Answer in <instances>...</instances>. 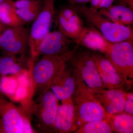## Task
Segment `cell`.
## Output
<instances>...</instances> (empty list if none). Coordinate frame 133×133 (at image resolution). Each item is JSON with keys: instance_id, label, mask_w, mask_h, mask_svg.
Returning <instances> with one entry per match:
<instances>
[{"instance_id": "9", "label": "cell", "mask_w": 133, "mask_h": 133, "mask_svg": "<svg viewBox=\"0 0 133 133\" xmlns=\"http://www.w3.org/2000/svg\"><path fill=\"white\" fill-rule=\"evenodd\" d=\"M77 83V72L68 60L55 76L49 89L58 100L63 101L72 97L76 91Z\"/></svg>"}, {"instance_id": "16", "label": "cell", "mask_w": 133, "mask_h": 133, "mask_svg": "<svg viewBox=\"0 0 133 133\" xmlns=\"http://www.w3.org/2000/svg\"><path fill=\"white\" fill-rule=\"evenodd\" d=\"M98 11L113 22L129 26L133 24V10L128 7L118 3L107 9H100Z\"/></svg>"}, {"instance_id": "19", "label": "cell", "mask_w": 133, "mask_h": 133, "mask_svg": "<svg viewBox=\"0 0 133 133\" xmlns=\"http://www.w3.org/2000/svg\"><path fill=\"white\" fill-rule=\"evenodd\" d=\"M53 23L66 37L74 41L79 38L83 34L84 27H81L72 23L56 12Z\"/></svg>"}, {"instance_id": "17", "label": "cell", "mask_w": 133, "mask_h": 133, "mask_svg": "<svg viewBox=\"0 0 133 133\" xmlns=\"http://www.w3.org/2000/svg\"><path fill=\"white\" fill-rule=\"evenodd\" d=\"M25 60L26 57L2 54L0 56V77L21 74L25 70L23 64Z\"/></svg>"}, {"instance_id": "3", "label": "cell", "mask_w": 133, "mask_h": 133, "mask_svg": "<svg viewBox=\"0 0 133 133\" xmlns=\"http://www.w3.org/2000/svg\"><path fill=\"white\" fill-rule=\"evenodd\" d=\"M76 72L77 83L72 99L77 109L78 128L88 122L105 120L108 114Z\"/></svg>"}, {"instance_id": "11", "label": "cell", "mask_w": 133, "mask_h": 133, "mask_svg": "<svg viewBox=\"0 0 133 133\" xmlns=\"http://www.w3.org/2000/svg\"><path fill=\"white\" fill-rule=\"evenodd\" d=\"M91 52L104 88L125 90L127 87L124 80L107 58L101 52Z\"/></svg>"}, {"instance_id": "14", "label": "cell", "mask_w": 133, "mask_h": 133, "mask_svg": "<svg viewBox=\"0 0 133 133\" xmlns=\"http://www.w3.org/2000/svg\"><path fill=\"white\" fill-rule=\"evenodd\" d=\"M125 91L122 89H104L91 92L107 113L116 114L124 112Z\"/></svg>"}, {"instance_id": "27", "label": "cell", "mask_w": 133, "mask_h": 133, "mask_svg": "<svg viewBox=\"0 0 133 133\" xmlns=\"http://www.w3.org/2000/svg\"><path fill=\"white\" fill-rule=\"evenodd\" d=\"M91 0H67L69 4L72 5H85Z\"/></svg>"}, {"instance_id": "2", "label": "cell", "mask_w": 133, "mask_h": 133, "mask_svg": "<svg viewBox=\"0 0 133 133\" xmlns=\"http://www.w3.org/2000/svg\"><path fill=\"white\" fill-rule=\"evenodd\" d=\"M79 15L89 24L98 30L104 37L111 43L128 42L133 43L132 29L113 22L98 11H91L86 5H74Z\"/></svg>"}, {"instance_id": "10", "label": "cell", "mask_w": 133, "mask_h": 133, "mask_svg": "<svg viewBox=\"0 0 133 133\" xmlns=\"http://www.w3.org/2000/svg\"><path fill=\"white\" fill-rule=\"evenodd\" d=\"M74 43L73 40L66 37L59 30L50 32L39 44L33 57L49 55H61L70 50V47Z\"/></svg>"}, {"instance_id": "15", "label": "cell", "mask_w": 133, "mask_h": 133, "mask_svg": "<svg viewBox=\"0 0 133 133\" xmlns=\"http://www.w3.org/2000/svg\"><path fill=\"white\" fill-rule=\"evenodd\" d=\"M73 42L76 45L103 54L107 51L112 43L106 40L98 30L90 24L84 27L81 36Z\"/></svg>"}, {"instance_id": "32", "label": "cell", "mask_w": 133, "mask_h": 133, "mask_svg": "<svg viewBox=\"0 0 133 133\" xmlns=\"http://www.w3.org/2000/svg\"><path fill=\"white\" fill-rule=\"evenodd\" d=\"M12 1H15V0H12Z\"/></svg>"}, {"instance_id": "22", "label": "cell", "mask_w": 133, "mask_h": 133, "mask_svg": "<svg viewBox=\"0 0 133 133\" xmlns=\"http://www.w3.org/2000/svg\"><path fill=\"white\" fill-rule=\"evenodd\" d=\"M56 12L74 24L81 27L84 26V22L76 10L74 5H64L59 8Z\"/></svg>"}, {"instance_id": "23", "label": "cell", "mask_w": 133, "mask_h": 133, "mask_svg": "<svg viewBox=\"0 0 133 133\" xmlns=\"http://www.w3.org/2000/svg\"><path fill=\"white\" fill-rule=\"evenodd\" d=\"M42 4L43 2L41 4L34 6L15 10V11L19 18L26 25L32 23L39 15L42 9Z\"/></svg>"}, {"instance_id": "18", "label": "cell", "mask_w": 133, "mask_h": 133, "mask_svg": "<svg viewBox=\"0 0 133 133\" xmlns=\"http://www.w3.org/2000/svg\"><path fill=\"white\" fill-rule=\"evenodd\" d=\"M105 120L111 127L114 132L133 133V115L125 112L116 114H108Z\"/></svg>"}, {"instance_id": "24", "label": "cell", "mask_w": 133, "mask_h": 133, "mask_svg": "<svg viewBox=\"0 0 133 133\" xmlns=\"http://www.w3.org/2000/svg\"><path fill=\"white\" fill-rule=\"evenodd\" d=\"M125 102L124 112L133 115V93L132 92L125 91Z\"/></svg>"}, {"instance_id": "1", "label": "cell", "mask_w": 133, "mask_h": 133, "mask_svg": "<svg viewBox=\"0 0 133 133\" xmlns=\"http://www.w3.org/2000/svg\"><path fill=\"white\" fill-rule=\"evenodd\" d=\"M39 99L38 104L31 102L23 108L31 121H33L37 132L55 133L54 124L58 100L50 89L41 94Z\"/></svg>"}, {"instance_id": "28", "label": "cell", "mask_w": 133, "mask_h": 133, "mask_svg": "<svg viewBox=\"0 0 133 133\" xmlns=\"http://www.w3.org/2000/svg\"><path fill=\"white\" fill-rule=\"evenodd\" d=\"M118 3L126 6L128 7L133 10V0H116Z\"/></svg>"}, {"instance_id": "13", "label": "cell", "mask_w": 133, "mask_h": 133, "mask_svg": "<svg viewBox=\"0 0 133 133\" xmlns=\"http://www.w3.org/2000/svg\"><path fill=\"white\" fill-rule=\"evenodd\" d=\"M55 118V133H74L78 129L77 114L72 97L62 101Z\"/></svg>"}, {"instance_id": "6", "label": "cell", "mask_w": 133, "mask_h": 133, "mask_svg": "<svg viewBox=\"0 0 133 133\" xmlns=\"http://www.w3.org/2000/svg\"><path fill=\"white\" fill-rule=\"evenodd\" d=\"M122 78L128 90L133 84V43L128 42L112 43L103 54Z\"/></svg>"}, {"instance_id": "8", "label": "cell", "mask_w": 133, "mask_h": 133, "mask_svg": "<svg viewBox=\"0 0 133 133\" xmlns=\"http://www.w3.org/2000/svg\"><path fill=\"white\" fill-rule=\"evenodd\" d=\"M29 30L25 26H5L0 33V50L2 54L26 57Z\"/></svg>"}, {"instance_id": "26", "label": "cell", "mask_w": 133, "mask_h": 133, "mask_svg": "<svg viewBox=\"0 0 133 133\" xmlns=\"http://www.w3.org/2000/svg\"><path fill=\"white\" fill-rule=\"evenodd\" d=\"M102 0H91L90 3L89 9L93 11L97 12L98 10L99 6Z\"/></svg>"}, {"instance_id": "31", "label": "cell", "mask_w": 133, "mask_h": 133, "mask_svg": "<svg viewBox=\"0 0 133 133\" xmlns=\"http://www.w3.org/2000/svg\"><path fill=\"white\" fill-rule=\"evenodd\" d=\"M5 0H0V3H1L3 2Z\"/></svg>"}, {"instance_id": "30", "label": "cell", "mask_w": 133, "mask_h": 133, "mask_svg": "<svg viewBox=\"0 0 133 133\" xmlns=\"http://www.w3.org/2000/svg\"><path fill=\"white\" fill-rule=\"evenodd\" d=\"M5 25H3V24H2L1 22H0V33L2 31L3 29L4 28Z\"/></svg>"}, {"instance_id": "5", "label": "cell", "mask_w": 133, "mask_h": 133, "mask_svg": "<svg viewBox=\"0 0 133 133\" xmlns=\"http://www.w3.org/2000/svg\"><path fill=\"white\" fill-rule=\"evenodd\" d=\"M69 62L91 91L105 89L91 50L80 48L78 45H75Z\"/></svg>"}, {"instance_id": "12", "label": "cell", "mask_w": 133, "mask_h": 133, "mask_svg": "<svg viewBox=\"0 0 133 133\" xmlns=\"http://www.w3.org/2000/svg\"><path fill=\"white\" fill-rule=\"evenodd\" d=\"M23 109L19 108L6 99L0 91V117L6 133H23Z\"/></svg>"}, {"instance_id": "21", "label": "cell", "mask_w": 133, "mask_h": 133, "mask_svg": "<svg viewBox=\"0 0 133 133\" xmlns=\"http://www.w3.org/2000/svg\"><path fill=\"white\" fill-rule=\"evenodd\" d=\"M111 127L105 120L91 122L78 128L74 133H111Z\"/></svg>"}, {"instance_id": "25", "label": "cell", "mask_w": 133, "mask_h": 133, "mask_svg": "<svg viewBox=\"0 0 133 133\" xmlns=\"http://www.w3.org/2000/svg\"><path fill=\"white\" fill-rule=\"evenodd\" d=\"M116 0H102L99 6L98 10L102 9H107L113 5Z\"/></svg>"}, {"instance_id": "20", "label": "cell", "mask_w": 133, "mask_h": 133, "mask_svg": "<svg viewBox=\"0 0 133 133\" xmlns=\"http://www.w3.org/2000/svg\"><path fill=\"white\" fill-rule=\"evenodd\" d=\"M0 22L9 27L26 25L16 13L10 3V0H5L0 3Z\"/></svg>"}, {"instance_id": "29", "label": "cell", "mask_w": 133, "mask_h": 133, "mask_svg": "<svg viewBox=\"0 0 133 133\" xmlns=\"http://www.w3.org/2000/svg\"><path fill=\"white\" fill-rule=\"evenodd\" d=\"M0 133H6L2 119L0 117Z\"/></svg>"}, {"instance_id": "7", "label": "cell", "mask_w": 133, "mask_h": 133, "mask_svg": "<svg viewBox=\"0 0 133 133\" xmlns=\"http://www.w3.org/2000/svg\"><path fill=\"white\" fill-rule=\"evenodd\" d=\"M56 0H43L42 9L29 30L28 47L31 58L39 44L50 32L56 14Z\"/></svg>"}, {"instance_id": "4", "label": "cell", "mask_w": 133, "mask_h": 133, "mask_svg": "<svg viewBox=\"0 0 133 133\" xmlns=\"http://www.w3.org/2000/svg\"><path fill=\"white\" fill-rule=\"evenodd\" d=\"M72 51V49L62 55L43 56L35 63V60L30 58L29 65L36 89L41 90L42 93L49 90L55 76L69 60Z\"/></svg>"}]
</instances>
